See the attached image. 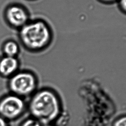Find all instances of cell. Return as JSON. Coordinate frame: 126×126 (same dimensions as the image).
<instances>
[{
    "label": "cell",
    "mask_w": 126,
    "mask_h": 126,
    "mask_svg": "<svg viewBox=\"0 0 126 126\" xmlns=\"http://www.w3.org/2000/svg\"><path fill=\"white\" fill-rule=\"evenodd\" d=\"M53 126L52 125H51V124H46V125H44L43 126Z\"/></svg>",
    "instance_id": "13"
},
{
    "label": "cell",
    "mask_w": 126,
    "mask_h": 126,
    "mask_svg": "<svg viewBox=\"0 0 126 126\" xmlns=\"http://www.w3.org/2000/svg\"><path fill=\"white\" fill-rule=\"evenodd\" d=\"M30 111L33 118L41 124H49L60 114L61 106L57 95L52 91L43 90L36 93L29 105Z\"/></svg>",
    "instance_id": "1"
},
{
    "label": "cell",
    "mask_w": 126,
    "mask_h": 126,
    "mask_svg": "<svg viewBox=\"0 0 126 126\" xmlns=\"http://www.w3.org/2000/svg\"><path fill=\"white\" fill-rule=\"evenodd\" d=\"M5 16L7 22L14 28H21L28 22L29 15L25 8L18 5L7 8Z\"/></svg>",
    "instance_id": "5"
},
{
    "label": "cell",
    "mask_w": 126,
    "mask_h": 126,
    "mask_svg": "<svg viewBox=\"0 0 126 126\" xmlns=\"http://www.w3.org/2000/svg\"><path fill=\"white\" fill-rule=\"evenodd\" d=\"M19 37L22 44L28 49L37 51L46 47L51 39L48 26L39 20L28 22L20 29Z\"/></svg>",
    "instance_id": "2"
},
{
    "label": "cell",
    "mask_w": 126,
    "mask_h": 126,
    "mask_svg": "<svg viewBox=\"0 0 126 126\" xmlns=\"http://www.w3.org/2000/svg\"><path fill=\"white\" fill-rule=\"evenodd\" d=\"M114 126H126V116L117 120L114 124Z\"/></svg>",
    "instance_id": "9"
},
{
    "label": "cell",
    "mask_w": 126,
    "mask_h": 126,
    "mask_svg": "<svg viewBox=\"0 0 126 126\" xmlns=\"http://www.w3.org/2000/svg\"><path fill=\"white\" fill-rule=\"evenodd\" d=\"M25 104L21 97L11 94L0 100V116L6 120H13L22 114Z\"/></svg>",
    "instance_id": "4"
},
{
    "label": "cell",
    "mask_w": 126,
    "mask_h": 126,
    "mask_svg": "<svg viewBox=\"0 0 126 126\" xmlns=\"http://www.w3.org/2000/svg\"><path fill=\"white\" fill-rule=\"evenodd\" d=\"M19 65L16 57L4 56L0 59V74L4 77H11L17 72Z\"/></svg>",
    "instance_id": "6"
},
{
    "label": "cell",
    "mask_w": 126,
    "mask_h": 126,
    "mask_svg": "<svg viewBox=\"0 0 126 126\" xmlns=\"http://www.w3.org/2000/svg\"><path fill=\"white\" fill-rule=\"evenodd\" d=\"M0 126H8L7 122L5 119L0 116Z\"/></svg>",
    "instance_id": "11"
},
{
    "label": "cell",
    "mask_w": 126,
    "mask_h": 126,
    "mask_svg": "<svg viewBox=\"0 0 126 126\" xmlns=\"http://www.w3.org/2000/svg\"><path fill=\"white\" fill-rule=\"evenodd\" d=\"M21 126H42V124L34 118L28 119L22 123Z\"/></svg>",
    "instance_id": "8"
},
{
    "label": "cell",
    "mask_w": 126,
    "mask_h": 126,
    "mask_svg": "<svg viewBox=\"0 0 126 126\" xmlns=\"http://www.w3.org/2000/svg\"><path fill=\"white\" fill-rule=\"evenodd\" d=\"M36 87L35 76L29 72H16L9 81V87L14 94L19 96H27L32 94Z\"/></svg>",
    "instance_id": "3"
},
{
    "label": "cell",
    "mask_w": 126,
    "mask_h": 126,
    "mask_svg": "<svg viewBox=\"0 0 126 126\" xmlns=\"http://www.w3.org/2000/svg\"><path fill=\"white\" fill-rule=\"evenodd\" d=\"M99 1H100L102 2L103 3H113L114 2L116 1H117L118 0H98Z\"/></svg>",
    "instance_id": "12"
},
{
    "label": "cell",
    "mask_w": 126,
    "mask_h": 126,
    "mask_svg": "<svg viewBox=\"0 0 126 126\" xmlns=\"http://www.w3.org/2000/svg\"><path fill=\"white\" fill-rule=\"evenodd\" d=\"M118 1L121 10L126 13V0H118Z\"/></svg>",
    "instance_id": "10"
},
{
    "label": "cell",
    "mask_w": 126,
    "mask_h": 126,
    "mask_svg": "<svg viewBox=\"0 0 126 126\" xmlns=\"http://www.w3.org/2000/svg\"><path fill=\"white\" fill-rule=\"evenodd\" d=\"M2 51L6 56L15 57L19 51V47L14 41H8L3 45Z\"/></svg>",
    "instance_id": "7"
}]
</instances>
